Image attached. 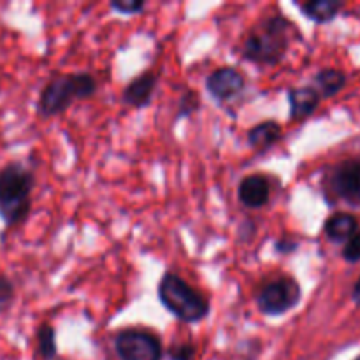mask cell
<instances>
[{
    "label": "cell",
    "instance_id": "1",
    "mask_svg": "<svg viewBox=\"0 0 360 360\" xmlns=\"http://www.w3.org/2000/svg\"><path fill=\"white\" fill-rule=\"evenodd\" d=\"M294 35H299L297 27L283 14L264 18L243 42V58L260 65H276L287 55Z\"/></svg>",
    "mask_w": 360,
    "mask_h": 360
},
{
    "label": "cell",
    "instance_id": "2",
    "mask_svg": "<svg viewBox=\"0 0 360 360\" xmlns=\"http://www.w3.org/2000/svg\"><path fill=\"white\" fill-rule=\"evenodd\" d=\"M34 186V172L23 162H7L0 169V218L7 227H16L28 218Z\"/></svg>",
    "mask_w": 360,
    "mask_h": 360
},
{
    "label": "cell",
    "instance_id": "3",
    "mask_svg": "<svg viewBox=\"0 0 360 360\" xmlns=\"http://www.w3.org/2000/svg\"><path fill=\"white\" fill-rule=\"evenodd\" d=\"M97 91V81L88 72L60 74L46 83L37 101V112L42 118L62 115L76 101L91 97Z\"/></svg>",
    "mask_w": 360,
    "mask_h": 360
},
{
    "label": "cell",
    "instance_id": "4",
    "mask_svg": "<svg viewBox=\"0 0 360 360\" xmlns=\"http://www.w3.org/2000/svg\"><path fill=\"white\" fill-rule=\"evenodd\" d=\"M158 299L171 315L186 323H197L210 315V301L188 281L174 273H165L158 283Z\"/></svg>",
    "mask_w": 360,
    "mask_h": 360
},
{
    "label": "cell",
    "instance_id": "5",
    "mask_svg": "<svg viewBox=\"0 0 360 360\" xmlns=\"http://www.w3.org/2000/svg\"><path fill=\"white\" fill-rule=\"evenodd\" d=\"M301 285L294 278H278L264 285L257 295V306L260 313L267 316H280L292 311L301 302Z\"/></svg>",
    "mask_w": 360,
    "mask_h": 360
},
{
    "label": "cell",
    "instance_id": "6",
    "mask_svg": "<svg viewBox=\"0 0 360 360\" xmlns=\"http://www.w3.org/2000/svg\"><path fill=\"white\" fill-rule=\"evenodd\" d=\"M326 183L338 200L360 206V155L338 162L327 174Z\"/></svg>",
    "mask_w": 360,
    "mask_h": 360
},
{
    "label": "cell",
    "instance_id": "7",
    "mask_svg": "<svg viewBox=\"0 0 360 360\" xmlns=\"http://www.w3.org/2000/svg\"><path fill=\"white\" fill-rule=\"evenodd\" d=\"M116 354L122 360H162L164 350L157 336L139 329H125L115 340Z\"/></svg>",
    "mask_w": 360,
    "mask_h": 360
},
{
    "label": "cell",
    "instance_id": "8",
    "mask_svg": "<svg viewBox=\"0 0 360 360\" xmlns=\"http://www.w3.org/2000/svg\"><path fill=\"white\" fill-rule=\"evenodd\" d=\"M246 86V79L234 67H220L213 70L206 79V90L218 102L238 97Z\"/></svg>",
    "mask_w": 360,
    "mask_h": 360
},
{
    "label": "cell",
    "instance_id": "9",
    "mask_svg": "<svg viewBox=\"0 0 360 360\" xmlns=\"http://www.w3.org/2000/svg\"><path fill=\"white\" fill-rule=\"evenodd\" d=\"M238 197L243 206L250 210H260L269 202L271 183L266 176L252 174L241 179L238 186Z\"/></svg>",
    "mask_w": 360,
    "mask_h": 360
},
{
    "label": "cell",
    "instance_id": "10",
    "mask_svg": "<svg viewBox=\"0 0 360 360\" xmlns=\"http://www.w3.org/2000/svg\"><path fill=\"white\" fill-rule=\"evenodd\" d=\"M157 74L153 70H146V72L139 74L127 84L122 94V101L127 105H132V108H146V105L151 104V98H153L155 90H157Z\"/></svg>",
    "mask_w": 360,
    "mask_h": 360
},
{
    "label": "cell",
    "instance_id": "11",
    "mask_svg": "<svg viewBox=\"0 0 360 360\" xmlns=\"http://www.w3.org/2000/svg\"><path fill=\"white\" fill-rule=\"evenodd\" d=\"M320 94L315 86H299L288 91V104H290V118L302 120L311 116L320 105Z\"/></svg>",
    "mask_w": 360,
    "mask_h": 360
},
{
    "label": "cell",
    "instance_id": "12",
    "mask_svg": "<svg viewBox=\"0 0 360 360\" xmlns=\"http://www.w3.org/2000/svg\"><path fill=\"white\" fill-rule=\"evenodd\" d=\"M360 231L359 220L352 213H334L323 225V232L333 243H345L347 245L352 238Z\"/></svg>",
    "mask_w": 360,
    "mask_h": 360
},
{
    "label": "cell",
    "instance_id": "13",
    "mask_svg": "<svg viewBox=\"0 0 360 360\" xmlns=\"http://www.w3.org/2000/svg\"><path fill=\"white\" fill-rule=\"evenodd\" d=\"M343 7V0H308L304 4H299L302 16L315 23H329L336 20Z\"/></svg>",
    "mask_w": 360,
    "mask_h": 360
},
{
    "label": "cell",
    "instance_id": "14",
    "mask_svg": "<svg viewBox=\"0 0 360 360\" xmlns=\"http://www.w3.org/2000/svg\"><path fill=\"white\" fill-rule=\"evenodd\" d=\"M347 81L348 77L343 70L334 69V67H326V69L316 72L315 90L319 91L322 98H330L347 86Z\"/></svg>",
    "mask_w": 360,
    "mask_h": 360
},
{
    "label": "cell",
    "instance_id": "15",
    "mask_svg": "<svg viewBox=\"0 0 360 360\" xmlns=\"http://www.w3.org/2000/svg\"><path fill=\"white\" fill-rule=\"evenodd\" d=\"M281 139V127L273 120L259 123V125L252 127L248 132V143L257 150H269L271 146Z\"/></svg>",
    "mask_w": 360,
    "mask_h": 360
},
{
    "label": "cell",
    "instance_id": "16",
    "mask_svg": "<svg viewBox=\"0 0 360 360\" xmlns=\"http://www.w3.org/2000/svg\"><path fill=\"white\" fill-rule=\"evenodd\" d=\"M35 340H37V352L42 360H53L58 354L56 347V333L49 323H41L35 330Z\"/></svg>",
    "mask_w": 360,
    "mask_h": 360
},
{
    "label": "cell",
    "instance_id": "17",
    "mask_svg": "<svg viewBox=\"0 0 360 360\" xmlns=\"http://www.w3.org/2000/svg\"><path fill=\"white\" fill-rule=\"evenodd\" d=\"M14 299H16V288H14V283L11 281L9 276L0 274V315L9 311L11 306L14 304Z\"/></svg>",
    "mask_w": 360,
    "mask_h": 360
},
{
    "label": "cell",
    "instance_id": "18",
    "mask_svg": "<svg viewBox=\"0 0 360 360\" xmlns=\"http://www.w3.org/2000/svg\"><path fill=\"white\" fill-rule=\"evenodd\" d=\"M200 97L195 90H185V94L179 97L178 118H188L190 115L199 111Z\"/></svg>",
    "mask_w": 360,
    "mask_h": 360
},
{
    "label": "cell",
    "instance_id": "19",
    "mask_svg": "<svg viewBox=\"0 0 360 360\" xmlns=\"http://www.w3.org/2000/svg\"><path fill=\"white\" fill-rule=\"evenodd\" d=\"M146 2L144 0H112L111 9L120 14H139L143 13Z\"/></svg>",
    "mask_w": 360,
    "mask_h": 360
},
{
    "label": "cell",
    "instance_id": "20",
    "mask_svg": "<svg viewBox=\"0 0 360 360\" xmlns=\"http://www.w3.org/2000/svg\"><path fill=\"white\" fill-rule=\"evenodd\" d=\"M169 360H192L195 357V347L192 343L172 345L167 350Z\"/></svg>",
    "mask_w": 360,
    "mask_h": 360
},
{
    "label": "cell",
    "instance_id": "21",
    "mask_svg": "<svg viewBox=\"0 0 360 360\" xmlns=\"http://www.w3.org/2000/svg\"><path fill=\"white\" fill-rule=\"evenodd\" d=\"M343 259L350 264L360 262V231L345 245Z\"/></svg>",
    "mask_w": 360,
    "mask_h": 360
},
{
    "label": "cell",
    "instance_id": "22",
    "mask_svg": "<svg viewBox=\"0 0 360 360\" xmlns=\"http://www.w3.org/2000/svg\"><path fill=\"white\" fill-rule=\"evenodd\" d=\"M274 248H276V252L281 253V255H290V253H294L295 250L299 248V243L294 241V239L283 238L280 239V241H276Z\"/></svg>",
    "mask_w": 360,
    "mask_h": 360
},
{
    "label": "cell",
    "instance_id": "23",
    "mask_svg": "<svg viewBox=\"0 0 360 360\" xmlns=\"http://www.w3.org/2000/svg\"><path fill=\"white\" fill-rule=\"evenodd\" d=\"M352 299H354L355 304L360 308V278L357 280V283L354 285V290H352Z\"/></svg>",
    "mask_w": 360,
    "mask_h": 360
},
{
    "label": "cell",
    "instance_id": "24",
    "mask_svg": "<svg viewBox=\"0 0 360 360\" xmlns=\"http://www.w3.org/2000/svg\"><path fill=\"white\" fill-rule=\"evenodd\" d=\"M355 360H360V355H359V357H357V359H355Z\"/></svg>",
    "mask_w": 360,
    "mask_h": 360
}]
</instances>
